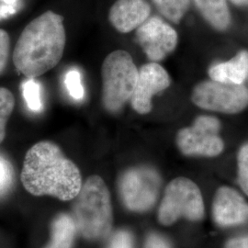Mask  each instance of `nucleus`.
<instances>
[{
	"label": "nucleus",
	"mask_w": 248,
	"mask_h": 248,
	"mask_svg": "<svg viewBox=\"0 0 248 248\" xmlns=\"http://www.w3.org/2000/svg\"><path fill=\"white\" fill-rule=\"evenodd\" d=\"M76 198L72 218L77 230L87 239L108 236L112 226V208L103 179L98 176L89 177Z\"/></svg>",
	"instance_id": "7ed1b4c3"
},
{
	"label": "nucleus",
	"mask_w": 248,
	"mask_h": 248,
	"mask_svg": "<svg viewBox=\"0 0 248 248\" xmlns=\"http://www.w3.org/2000/svg\"><path fill=\"white\" fill-rule=\"evenodd\" d=\"M237 6H248V0H232Z\"/></svg>",
	"instance_id": "a878e982"
},
{
	"label": "nucleus",
	"mask_w": 248,
	"mask_h": 248,
	"mask_svg": "<svg viewBox=\"0 0 248 248\" xmlns=\"http://www.w3.org/2000/svg\"><path fill=\"white\" fill-rule=\"evenodd\" d=\"M153 2L164 16L175 24L180 22L189 7V0H153Z\"/></svg>",
	"instance_id": "dca6fc26"
},
{
	"label": "nucleus",
	"mask_w": 248,
	"mask_h": 248,
	"mask_svg": "<svg viewBox=\"0 0 248 248\" xmlns=\"http://www.w3.org/2000/svg\"><path fill=\"white\" fill-rule=\"evenodd\" d=\"M64 84L68 93L76 100H81L84 98L85 90L81 81V74L77 69H71L67 72L64 78Z\"/></svg>",
	"instance_id": "6ab92c4d"
},
{
	"label": "nucleus",
	"mask_w": 248,
	"mask_h": 248,
	"mask_svg": "<svg viewBox=\"0 0 248 248\" xmlns=\"http://www.w3.org/2000/svg\"><path fill=\"white\" fill-rule=\"evenodd\" d=\"M108 248H133V238L127 231H119L109 242Z\"/></svg>",
	"instance_id": "4be33fe9"
},
{
	"label": "nucleus",
	"mask_w": 248,
	"mask_h": 248,
	"mask_svg": "<svg viewBox=\"0 0 248 248\" xmlns=\"http://www.w3.org/2000/svg\"><path fill=\"white\" fill-rule=\"evenodd\" d=\"M225 248H248V236L231 239L227 242Z\"/></svg>",
	"instance_id": "393cba45"
},
{
	"label": "nucleus",
	"mask_w": 248,
	"mask_h": 248,
	"mask_svg": "<svg viewBox=\"0 0 248 248\" xmlns=\"http://www.w3.org/2000/svg\"><path fill=\"white\" fill-rule=\"evenodd\" d=\"M161 178L152 168L141 167L126 171L120 180V191L128 209L144 212L156 202Z\"/></svg>",
	"instance_id": "6e6552de"
},
{
	"label": "nucleus",
	"mask_w": 248,
	"mask_h": 248,
	"mask_svg": "<svg viewBox=\"0 0 248 248\" xmlns=\"http://www.w3.org/2000/svg\"><path fill=\"white\" fill-rule=\"evenodd\" d=\"M238 180L240 186L248 195V143L241 148L238 155Z\"/></svg>",
	"instance_id": "aec40b11"
},
{
	"label": "nucleus",
	"mask_w": 248,
	"mask_h": 248,
	"mask_svg": "<svg viewBox=\"0 0 248 248\" xmlns=\"http://www.w3.org/2000/svg\"><path fill=\"white\" fill-rule=\"evenodd\" d=\"M170 78L168 72L157 62L142 65L131 103L133 109L140 114H147L152 110V98L154 95L168 89Z\"/></svg>",
	"instance_id": "9d476101"
},
{
	"label": "nucleus",
	"mask_w": 248,
	"mask_h": 248,
	"mask_svg": "<svg viewBox=\"0 0 248 248\" xmlns=\"http://www.w3.org/2000/svg\"><path fill=\"white\" fill-rule=\"evenodd\" d=\"M136 37L143 52L153 62L163 60L177 47V31L158 17L148 18L138 27Z\"/></svg>",
	"instance_id": "1a4fd4ad"
},
{
	"label": "nucleus",
	"mask_w": 248,
	"mask_h": 248,
	"mask_svg": "<svg viewBox=\"0 0 248 248\" xmlns=\"http://www.w3.org/2000/svg\"><path fill=\"white\" fill-rule=\"evenodd\" d=\"M150 13V5L145 0H117L109 10L108 19L118 31L127 33L141 26Z\"/></svg>",
	"instance_id": "f8f14e48"
},
{
	"label": "nucleus",
	"mask_w": 248,
	"mask_h": 248,
	"mask_svg": "<svg viewBox=\"0 0 248 248\" xmlns=\"http://www.w3.org/2000/svg\"><path fill=\"white\" fill-rule=\"evenodd\" d=\"M221 124L213 116H199L190 127L180 130L177 136L178 148L186 155L216 156L223 150L219 136Z\"/></svg>",
	"instance_id": "0eeeda50"
},
{
	"label": "nucleus",
	"mask_w": 248,
	"mask_h": 248,
	"mask_svg": "<svg viewBox=\"0 0 248 248\" xmlns=\"http://www.w3.org/2000/svg\"><path fill=\"white\" fill-rule=\"evenodd\" d=\"M20 177L31 194L52 196L63 202L75 199L82 187L78 168L50 141L37 142L28 150Z\"/></svg>",
	"instance_id": "f257e3e1"
},
{
	"label": "nucleus",
	"mask_w": 248,
	"mask_h": 248,
	"mask_svg": "<svg viewBox=\"0 0 248 248\" xmlns=\"http://www.w3.org/2000/svg\"><path fill=\"white\" fill-rule=\"evenodd\" d=\"M139 70L131 54L123 50L109 53L101 66L102 104L108 112H118L130 100Z\"/></svg>",
	"instance_id": "20e7f679"
},
{
	"label": "nucleus",
	"mask_w": 248,
	"mask_h": 248,
	"mask_svg": "<svg viewBox=\"0 0 248 248\" xmlns=\"http://www.w3.org/2000/svg\"><path fill=\"white\" fill-rule=\"evenodd\" d=\"M191 98L203 109L238 113L248 106V89L243 85L204 81L194 88Z\"/></svg>",
	"instance_id": "423d86ee"
},
{
	"label": "nucleus",
	"mask_w": 248,
	"mask_h": 248,
	"mask_svg": "<svg viewBox=\"0 0 248 248\" xmlns=\"http://www.w3.org/2000/svg\"><path fill=\"white\" fill-rule=\"evenodd\" d=\"M209 76L214 81L242 85L248 76V52L241 51L230 61L213 64Z\"/></svg>",
	"instance_id": "ddd939ff"
},
{
	"label": "nucleus",
	"mask_w": 248,
	"mask_h": 248,
	"mask_svg": "<svg viewBox=\"0 0 248 248\" xmlns=\"http://www.w3.org/2000/svg\"><path fill=\"white\" fill-rule=\"evenodd\" d=\"M204 18L216 30L225 31L231 17L226 0H193Z\"/></svg>",
	"instance_id": "4468645a"
},
{
	"label": "nucleus",
	"mask_w": 248,
	"mask_h": 248,
	"mask_svg": "<svg viewBox=\"0 0 248 248\" xmlns=\"http://www.w3.org/2000/svg\"><path fill=\"white\" fill-rule=\"evenodd\" d=\"M15 106V98L11 91L0 88V143L6 136V127Z\"/></svg>",
	"instance_id": "f3484780"
},
{
	"label": "nucleus",
	"mask_w": 248,
	"mask_h": 248,
	"mask_svg": "<svg viewBox=\"0 0 248 248\" xmlns=\"http://www.w3.org/2000/svg\"><path fill=\"white\" fill-rule=\"evenodd\" d=\"M213 213L215 222L221 226L240 224L248 220V204L237 191L222 186L215 195Z\"/></svg>",
	"instance_id": "9b49d317"
},
{
	"label": "nucleus",
	"mask_w": 248,
	"mask_h": 248,
	"mask_svg": "<svg viewBox=\"0 0 248 248\" xmlns=\"http://www.w3.org/2000/svg\"><path fill=\"white\" fill-rule=\"evenodd\" d=\"M10 39L9 33L0 29V75L5 71L9 62Z\"/></svg>",
	"instance_id": "412c9836"
},
{
	"label": "nucleus",
	"mask_w": 248,
	"mask_h": 248,
	"mask_svg": "<svg viewBox=\"0 0 248 248\" xmlns=\"http://www.w3.org/2000/svg\"><path fill=\"white\" fill-rule=\"evenodd\" d=\"M204 204L200 188L193 181L177 177L169 183L160 205L158 219L164 225H170L181 216L190 221L203 218Z\"/></svg>",
	"instance_id": "39448f33"
},
{
	"label": "nucleus",
	"mask_w": 248,
	"mask_h": 248,
	"mask_svg": "<svg viewBox=\"0 0 248 248\" xmlns=\"http://www.w3.org/2000/svg\"><path fill=\"white\" fill-rule=\"evenodd\" d=\"M65 42L63 18L46 11L31 20L18 37L13 52L14 65L28 78H39L61 61Z\"/></svg>",
	"instance_id": "f03ea898"
},
{
	"label": "nucleus",
	"mask_w": 248,
	"mask_h": 248,
	"mask_svg": "<svg viewBox=\"0 0 248 248\" xmlns=\"http://www.w3.org/2000/svg\"><path fill=\"white\" fill-rule=\"evenodd\" d=\"M12 181V170L7 160L0 156V194L8 189Z\"/></svg>",
	"instance_id": "5701e85b"
},
{
	"label": "nucleus",
	"mask_w": 248,
	"mask_h": 248,
	"mask_svg": "<svg viewBox=\"0 0 248 248\" xmlns=\"http://www.w3.org/2000/svg\"><path fill=\"white\" fill-rule=\"evenodd\" d=\"M22 95L30 109L33 111H40L43 108L41 87L34 78H28L22 84Z\"/></svg>",
	"instance_id": "a211bd4d"
},
{
	"label": "nucleus",
	"mask_w": 248,
	"mask_h": 248,
	"mask_svg": "<svg viewBox=\"0 0 248 248\" xmlns=\"http://www.w3.org/2000/svg\"><path fill=\"white\" fill-rule=\"evenodd\" d=\"M144 248H169L168 243L157 234H151L146 240Z\"/></svg>",
	"instance_id": "b1692460"
},
{
	"label": "nucleus",
	"mask_w": 248,
	"mask_h": 248,
	"mask_svg": "<svg viewBox=\"0 0 248 248\" xmlns=\"http://www.w3.org/2000/svg\"><path fill=\"white\" fill-rule=\"evenodd\" d=\"M51 242L45 248H71L77 226L71 216L59 214L52 222Z\"/></svg>",
	"instance_id": "2eb2a0df"
}]
</instances>
